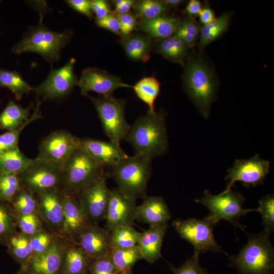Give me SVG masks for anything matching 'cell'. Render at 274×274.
I'll return each mask as SVG.
<instances>
[{"mask_svg": "<svg viewBox=\"0 0 274 274\" xmlns=\"http://www.w3.org/2000/svg\"><path fill=\"white\" fill-rule=\"evenodd\" d=\"M133 8L134 15L140 20H149L164 16L170 9L161 1L157 0L137 1Z\"/></svg>", "mask_w": 274, "mask_h": 274, "instance_id": "35", "label": "cell"}, {"mask_svg": "<svg viewBox=\"0 0 274 274\" xmlns=\"http://www.w3.org/2000/svg\"><path fill=\"white\" fill-rule=\"evenodd\" d=\"M136 95L148 107V111L155 112L154 103L159 95L160 84L154 76L145 77L132 87Z\"/></svg>", "mask_w": 274, "mask_h": 274, "instance_id": "30", "label": "cell"}, {"mask_svg": "<svg viewBox=\"0 0 274 274\" xmlns=\"http://www.w3.org/2000/svg\"><path fill=\"white\" fill-rule=\"evenodd\" d=\"M115 7V12L117 14L129 12L134 7L137 1L134 0H115L112 1Z\"/></svg>", "mask_w": 274, "mask_h": 274, "instance_id": "52", "label": "cell"}, {"mask_svg": "<svg viewBox=\"0 0 274 274\" xmlns=\"http://www.w3.org/2000/svg\"><path fill=\"white\" fill-rule=\"evenodd\" d=\"M11 202L17 216L38 212L37 201L35 195L25 188L20 189Z\"/></svg>", "mask_w": 274, "mask_h": 274, "instance_id": "38", "label": "cell"}, {"mask_svg": "<svg viewBox=\"0 0 274 274\" xmlns=\"http://www.w3.org/2000/svg\"><path fill=\"white\" fill-rule=\"evenodd\" d=\"M139 233L132 227L119 226L110 230L112 247L119 248L133 247L137 245Z\"/></svg>", "mask_w": 274, "mask_h": 274, "instance_id": "37", "label": "cell"}, {"mask_svg": "<svg viewBox=\"0 0 274 274\" xmlns=\"http://www.w3.org/2000/svg\"><path fill=\"white\" fill-rule=\"evenodd\" d=\"M71 31L57 32L39 24L31 27L24 38L13 49L16 54L26 52L39 53L47 60L55 61L61 49L71 39Z\"/></svg>", "mask_w": 274, "mask_h": 274, "instance_id": "7", "label": "cell"}, {"mask_svg": "<svg viewBox=\"0 0 274 274\" xmlns=\"http://www.w3.org/2000/svg\"><path fill=\"white\" fill-rule=\"evenodd\" d=\"M181 21L178 17L163 16L140 20L138 26L149 37L161 40L172 36Z\"/></svg>", "mask_w": 274, "mask_h": 274, "instance_id": "25", "label": "cell"}, {"mask_svg": "<svg viewBox=\"0 0 274 274\" xmlns=\"http://www.w3.org/2000/svg\"><path fill=\"white\" fill-rule=\"evenodd\" d=\"M199 255V252L194 251L192 256L178 268L169 265L174 274H209L207 270L200 265Z\"/></svg>", "mask_w": 274, "mask_h": 274, "instance_id": "45", "label": "cell"}, {"mask_svg": "<svg viewBox=\"0 0 274 274\" xmlns=\"http://www.w3.org/2000/svg\"><path fill=\"white\" fill-rule=\"evenodd\" d=\"M14 274H28L26 271H25L24 270L20 268V269L17 271L16 272H15Z\"/></svg>", "mask_w": 274, "mask_h": 274, "instance_id": "56", "label": "cell"}, {"mask_svg": "<svg viewBox=\"0 0 274 274\" xmlns=\"http://www.w3.org/2000/svg\"><path fill=\"white\" fill-rule=\"evenodd\" d=\"M198 17L202 25L208 24L216 19L215 13L208 2H204L202 5Z\"/></svg>", "mask_w": 274, "mask_h": 274, "instance_id": "51", "label": "cell"}, {"mask_svg": "<svg viewBox=\"0 0 274 274\" xmlns=\"http://www.w3.org/2000/svg\"><path fill=\"white\" fill-rule=\"evenodd\" d=\"M202 6L200 1L190 0L188 2L183 12L187 17L195 19V18L198 16Z\"/></svg>", "mask_w": 274, "mask_h": 274, "instance_id": "53", "label": "cell"}, {"mask_svg": "<svg viewBox=\"0 0 274 274\" xmlns=\"http://www.w3.org/2000/svg\"><path fill=\"white\" fill-rule=\"evenodd\" d=\"M68 5L76 11L91 19L93 12L91 9L90 1L88 0H68L66 1Z\"/></svg>", "mask_w": 274, "mask_h": 274, "instance_id": "50", "label": "cell"}, {"mask_svg": "<svg viewBox=\"0 0 274 274\" xmlns=\"http://www.w3.org/2000/svg\"><path fill=\"white\" fill-rule=\"evenodd\" d=\"M151 161L152 159L135 154L127 156L110 168V176L116 183L117 189L135 200L146 197L152 173Z\"/></svg>", "mask_w": 274, "mask_h": 274, "instance_id": "3", "label": "cell"}, {"mask_svg": "<svg viewBox=\"0 0 274 274\" xmlns=\"http://www.w3.org/2000/svg\"><path fill=\"white\" fill-rule=\"evenodd\" d=\"M30 108H24L10 101L0 114V126L8 130L21 126L29 118Z\"/></svg>", "mask_w": 274, "mask_h": 274, "instance_id": "31", "label": "cell"}, {"mask_svg": "<svg viewBox=\"0 0 274 274\" xmlns=\"http://www.w3.org/2000/svg\"><path fill=\"white\" fill-rule=\"evenodd\" d=\"M170 218L167 206L162 197L147 196L137 206L136 219L149 226L167 224Z\"/></svg>", "mask_w": 274, "mask_h": 274, "instance_id": "22", "label": "cell"}, {"mask_svg": "<svg viewBox=\"0 0 274 274\" xmlns=\"http://www.w3.org/2000/svg\"><path fill=\"white\" fill-rule=\"evenodd\" d=\"M245 200L244 196L239 192L231 189L224 191L218 195H214L208 190L203 191V195L195 201L206 206L210 213L205 218L213 225L220 220H226L234 226L239 227V219L249 212L256 209H244L243 204Z\"/></svg>", "mask_w": 274, "mask_h": 274, "instance_id": "6", "label": "cell"}, {"mask_svg": "<svg viewBox=\"0 0 274 274\" xmlns=\"http://www.w3.org/2000/svg\"><path fill=\"white\" fill-rule=\"evenodd\" d=\"M262 218L264 230L269 232L274 229V197L273 195L268 194L259 201V206L256 209Z\"/></svg>", "mask_w": 274, "mask_h": 274, "instance_id": "42", "label": "cell"}, {"mask_svg": "<svg viewBox=\"0 0 274 274\" xmlns=\"http://www.w3.org/2000/svg\"><path fill=\"white\" fill-rule=\"evenodd\" d=\"M75 62V59L71 58L64 66L51 71L47 79L35 88L37 95L54 99L68 95L78 83L74 70Z\"/></svg>", "mask_w": 274, "mask_h": 274, "instance_id": "14", "label": "cell"}, {"mask_svg": "<svg viewBox=\"0 0 274 274\" xmlns=\"http://www.w3.org/2000/svg\"><path fill=\"white\" fill-rule=\"evenodd\" d=\"M38 214L47 226L57 231L61 229L63 220V201L61 191L54 188L36 194Z\"/></svg>", "mask_w": 274, "mask_h": 274, "instance_id": "19", "label": "cell"}, {"mask_svg": "<svg viewBox=\"0 0 274 274\" xmlns=\"http://www.w3.org/2000/svg\"><path fill=\"white\" fill-rule=\"evenodd\" d=\"M19 176L21 185L34 195L62 186V168L37 158Z\"/></svg>", "mask_w": 274, "mask_h": 274, "instance_id": "9", "label": "cell"}, {"mask_svg": "<svg viewBox=\"0 0 274 274\" xmlns=\"http://www.w3.org/2000/svg\"><path fill=\"white\" fill-rule=\"evenodd\" d=\"M54 235L43 229L29 237L30 244L34 255L47 250L55 239Z\"/></svg>", "mask_w": 274, "mask_h": 274, "instance_id": "44", "label": "cell"}, {"mask_svg": "<svg viewBox=\"0 0 274 274\" xmlns=\"http://www.w3.org/2000/svg\"><path fill=\"white\" fill-rule=\"evenodd\" d=\"M162 2L168 8H177L184 3L182 0H163Z\"/></svg>", "mask_w": 274, "mask_h": 274, "instance_id": "54", "label": "cell"}, {"mask_svg": "<svg viewBox=\"0 0 274 274\" xmlns=\"http://www.w3.org/2000/svg\"><path fill=\"white\" fill-rule=\"evenodd\" d=\"M200 28L201 26L195 19L187 16L181 20L173 35L190 48L197 44Z\"/></svg>", "mask_w": 274, "mask_h": 274, "instance_id": "36", "label": "cell"}, {"mask_svg": "<svg viewBox=\"0 0 274 274\" xmlns=\"http://www.w3.org/2000/svg\"><path fill=\"white\" fill-rule=\"evenodd\" d=\"M77 85L80 88L81 95L84 96H88V92L91 91L100 96H110L113 95L114 91L118 88L132 87L122 82L119 77L93 67H88L83 71Z\"/></svg>", "mask_w": 274, "mask_h": 274, "instance_id": "17", "label": "cell"}, {"mask_svg": "<svg viewBox=\"0 0 274 274\" xmlns=\"http://www.w3.org/2000/svg\"><path fill=\"white\" fill-rule=\"evenodd\" d=\"M0 86L9 89L18 100L33 88L15 71L0 68Z\"/></svg>", "mask_w": 274, "mask_h": 274, "instance_id": "34", "label": "cell"}, {"mask_svg": "<svg viewBox=\"0 0 274 274\" xmlns=\"http://www.w3.org/2000/svg\"><path fill=\"white\" fill-rule=\"evenodd\" d=\"M76 243L93 259L109 254L112 247L110 232L96 224L87 227Z\"/></svg>", "mask_w": 274, "mask_h": 274, "instance_id": "21", "label": "cell"}, {"mask_svg": "<svg viewBox=\"0 0 274 274\" xmlns=\"http://www.w3.org/2000/svg\"><path fill=\"white\" fill-rule=\"evenodd\" d=\"M231 16L230 12H225L212 22L201 27L197 42L199 51H202L207 46L218 39L227 30Z\"/></svg>", "mask_w": 274, "mask_h": 274, "instance_id": "27", "label": "cell"}, {"mask_svg": "<svg viewBox=\"0 0 274 274\" xmlns=\"http://www.w3.org/2000/svg\"><path fill=\"white\" fill-rule=\"evenodd\" d=\"M21 185L19 175L0 173V201L12 202L21 188Z\"/></svg>", "mask_w": 274, "mask_h": 274, "instance_id": "39", "label": "cell"}, {"mask_svg": "<svg viewBox=\"0 0 274 274\" xmlns=\"http://www.w3.org/2000/svg\"><path fill=\"white\" fill-rule=\"evenodd\" d=\"M172 225L182 238L192 245L194 251L199 253L208 252L225 253L214 238V225L206 218L203 219H177L173 221Z\"/></svg>", "mask_w": 274, "mask_h": 274, "instance_id": "10", "label": "cell"}, {"mask_svg": "<svg viewBox=\"0 0 274 274\" xmlns=\"http://www.w3.org/2000/svg\"><path fill=\"white\" fill-rule=\"evenodd\" d=\"M104 169L81 146L63 166L62 189L78 193L97 179L105 175Z\"/></svg>", "mask_w": 274, "mask_h": 274, "instance_id": "5", "label": "cell"}, {"mask_svg": "<svg viewBox=\"0 0 274 274\" xmlns=\"http://www.w3.org/2000/svg\"><path fill=\"white\" fill-rule=\"evenodd\" d=\"M114 274H132L131 269L126 270L116 271Z\"/></svg>", "mask_w": 274, "mask_h": 274, "instance_id": "55", "label": "cell"}, {"mask_svg": "<svg viewBox=\"0 0 274 274\" xmlns=\"http://www.w3.org/2000/svg\"><path fill=\"white\" fill-rule=\"evenodd\" d=\"M32 159L26 157L19 147L0 152V173L20 175L27 167Z\"/></svg>", "mask_w": 274, "mask_h": 274, "instance_id": "32", "label": "cell"}, {"mask_svg": "<svg viewBox=\"0 0 274 274\" xmlns=\"http://www.w3.org/2000/svg\"><path fill=\"white\" fill-rule=\"evenodd\" d=\"M120 43L130 59L144 62L150 59L152 43L148 37L131 33L127 37H122Z\"/></svg>", "mask_w": 274, "mask_h": 274, "instance_id": "26", "label": "cell"}, {"mask_svg": "<svg viewBox=\"0 0 274 274\" xmlns=\"http://www.w3.org/2000/svg\"><path fill=\"white\" fill-rule=\"evenodd\" d=\"M38 107L31 115L21 126L18 128L9 130L7 132L0 135V152L12 150L18 147V143L21 132L23 128L32 121L40 117Z\"/></svg>", "mask_w": 274, "mask_h": 274, "instance_id": "41", "label": "cell"}, {"mask_svg": "<svg viewBox=\"0 0 274 274\" xmlns=\"http://www.w3.org/2000/svg\"><path fill=\"white\" fill-rule=\"evenodd\" d=\"M269 161L260 158L258 154L248 159H236L233 166L227 169L225 179L229 180L225 191L231 189L236 181L246 187L262 184L268 173Z\"/></svg>", "mask_w": 274, "mask_h": 274, "instance_id": "13", "label": "cell"}, {"mask_svg": "<svg viewBox=\"0 0 274 274\" xmlns=\"http://www.w3.org/2000/svg\"><path fill=\"white\" fill-rule=\"evenodd\" d=\"M184 85L199 112L208 118L215 99L217 83L214 75L202 58L190 56L184 65Z\"/></svg>", "mask_w": 274, "mask_h": 274, "instance_id": "2", "label": "cell"}, {"mask_svg": "<svg viewBox=\"0 0 274 274\" xmlns=\"http://www.w3.org/2000/svg\"><path fill=\"white\" fill-rule=\"evenodd\" d=\"M137 206L135 200L127 197L117 188L110 190L105 216L109 231L119 226L133 227Z\"/></svg>", "mask_w": 274, "mask_h": 274, "instance_id": "18", "label": "cell"}, {"mask_svg": "<svg viewBox=\"0 0 274 274\" xmlns=\"http://www.w3.org/2000/svg\"><path fill=\"white\" fill-rule=\"evenodd\" d=\"M96 25L111 32L121 36L120 27L117 14L112 11L105 17L96 19Z\"/></svg>", "mask_w": 274, "mask_h": 274, "instance_id": "48", "label": "cell"}, {"mask_svg": "<svg viewBox=\"0 0 274 274\" xmlns=\"http://www.w3.org/2000/svg\"><path fill=\"white\" fill-rule=\"evenodd\" d=\"M127 141L135 155L152 159L164 154L168 139L164 112H150L139 117L130 125Z\"/></svg>", "mask_w": 274, "mask_h": 274, "instance_id": "1", "label": "cell"}, {"mask_svg": "<svg viewBox=\"0 0 274 274\" xmlns=\"http://www.w3.org/2000/svg\"><path fill=\"white\" fill-rule=\"evenodd\" d=\"M90 98L109 140L120 144L122 141H126L130 128L125 117L126 100L113 95Z\"/></svg>", "mask_w": 274, "mask_h": 274, "instance_id": "8", "label": "cell"}, {"mask_svg": "<svg viewBox=\"0 0 274 274\" xmlns=\"http://www.w3.org/2000/svg\"><path fill=\"white\" fill-rule=\"evenodd\" d=\"M9 254L24 269L33 256L29 242V237L20 232H15L6 244Z\"/></svg>", "mask_w": 274, "mask_h": 274, "instance_id": "28", "label": "cell"}, {"mask_svg": "<svg viewBox=\"0 0 274 274\" xmlns=\"http://www.w3.org/2000/svg\"><path fill=\"white\" fill-rule=\"evenodd\" d=\"M68 241L56 237L47 250L34 255L23 270L28 274H60Z\"/></svg>", "mask_w": 274, "mask_h": 274, "instance_id": "15", "label": "cell"}, {"mask_svg": "<svg viewBox=\"0 0 274 274\" xmlns=\"http://www.w3.org/2000/svg\"><path fill=\"white\" fill-rule=\"evenodd\" d=\"M91 9L93 13L96 16V19H101L112 11L109 3L106 0H92L90 1Z\"/></svg>", "mask_w": 274, "mask_h": 274, "instance_id": "49", "label": "cell"}, {"mask_svg": "<svg viewBox=\"0 0 274 274\" xmlns=\"http://www.w3.org/2000/svg\"><path fill=\"white\" fill-rule=\"evenodd\" d=\"M63 220L59 236L76 242L81 234L93 223L86 213L78 193L61 190Z\"/></svg>", "mask_w": 274, "mask_h": 274, "instance_id": "12", "label": "cell"}, {"mask_svg": "<svg viewBox=\"0 0 274 274\" xmlns=\"http://www.w3.org/2000/svg\"><path fill=\"white\" fill-rule=\"evenodd\" d=\"M189 48L180 39L173 35L159 40L156 51L169 61L184 65Z\"/></svg>", "mask_w": 274, "mask_h": 274, "instance_id": "29", "label": "cell"}, {"mask_svg": "<svg viewBox=\"0 0 274 274\" xmlns=\"http://www.w3.org/2000/svg\"><path fill=\"white\" fill-rule=\"evenodd\" d=\"M37 213L17 216V225L20 232L30 237L43 229L41 220Z\"/></svg>", "mask_w": 274, "mask_h": 274, "instance_id": "43", "label": "cell"}, {"mask_svg": "<svg viewBox=\"0 0 274 274\" xmlns=\"http://www.w3.org/2000/svg\"><path fill=\"white\" fill-rule=\"evenodd\" d=\"M120 27L121 37H125L130 35L138 26L136 17L131 12L122 14H117Z\"/></svg>", "mask_w": 274, "mask_h": 274, "instance_id": "47", "label": "cell"}, {"mask_svg": "<svg viewBox=\"0 0 274 274\" xmlns=\"http://www.w3.org/2000/svg\"><path fill=\"white\" fill-rule=\"evenodd\" d=\"M16 221L11 209L0 201V243L6 244L16 232Z\"/></svg>", "mask_w": 274, "mask_h": 274, "instance_id": "40", "label": "cell"}, {"mask_svg": "<svg viewBox=\"0 0 274 274\" xmlns=\"http://www.w3.org/2000/svg\"><path fill=\"white\" fill-rule=\"evenodd\" d=\"M93 260L76 242L69 240L60 274H87Z\"/></svg>", "mask_w": 274, "mask_h": 274, "instance_id": "24", "label": "cell"}, {"mask_svg": "<svg viewBox=\"0 0 274 274\" xmlns=\"http://www.w3.org/2000/svg\"><path fill=\"white\" fill-rule=\"evenodd\" d=\"M116 272L110 254L93 259L87 274H114Z\"/></svg>", "mask_w": 274, "mask_h": 274, "instance_id": "46", "label": "cell"}, {"mask_svg": "<svg viewBox=\"0 0 274 274\" xmlns=\"http://www.w3.org/2000/svg\"><path fill=\"white\" fill-rule=\"evenodd\" d=\"M120 144L91 138L81 139V147L104 168H111L128 155Z\"/></svg>", "mask_w": 274, "mask_h": 274, "instance_id": "20", "label": "cell"}, {"mask_svg": "<svg viewBox=\"0 0 274 274\" xmlns=\"http://www.w3.org/2000/svg\"><path fill=\"white\" fill-rule=\"evenodd\" d=\"M110 254L116 271L131 269L135 262L142 259L141 250L137 245L127 248L112 246Z\"/></svg>", "mask_w": 274, "mask_h": 274, "instance_id": "33", "label": "cell"}, {"mask_svg": "<svg viewBox=\"0 0 274 274\" xmlns=\"http://www.w3.org/2000/svg\"><path fill=\"white\" fill-rule=\"evenodd\" d=\"M167 228V224L152 226L139 233L137 246L142 259L152 264L161 257L162 244Z\"/></svg>", "mask_w": 274, "mask_h": 274, "instance_id": "23", "label": "cell"}, {"mask_svg": "<svg viewBox=\"0 0 274 274\" xmlns=\"http://www.w3.org/2000/svg\"><path fill=\"white\" fill-rule=\"evenodd\" d=\"M110 192L104 175L78 193L86 213L93 224L105 218Z\"/></svg>", "mask_w": 274, "mask_h": 274, "instance_id": "16", "label": "cell"}, {"mask_svg": "<svg viewBox=\"0 0 274 274\" xmlns=\"http://www.w3.org/2000/svg\"><path fill=\"white\" fill-rule=\"evenodd\" d=\"M81 146V139L65 130H56L41 142L37 158L62 168L70 156Z\"/></svg>", "mask_w": 274, "mask_h": 274, "instance_id": "11", "label": "cell"}, {"mask_svg": "<svg viewBox=\"0 0 274 274\" xmlns=\"http://www.w3.org/2000/svg\"><path fill=\"white\" fill-rule=\"evenodd\" d=\"M270 232L264 230L249 236L238 254L231 257V263L241 274H271L274 267V251Z\"/></svg>", "mask_w": 274, "mask_h": 274, "instance_id": "4", "label": "cell"}]
</instances>
